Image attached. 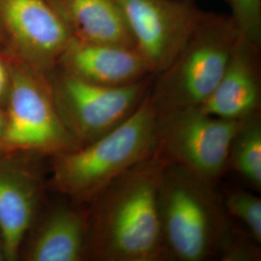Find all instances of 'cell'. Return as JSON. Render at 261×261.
I'll return each instance as SVG.
<instances>
[{
    "label": "cell",
    "instance_id": "4fadbf2b",
    "mask_svg": "<svg viewBox=\"0 0 261 261\" xmlns=\"http://www.w3.org/2000/svg\"><path fill=\"white\" fill-rule=\"evenodd\" d=\"M39 182L31 172L0 163V238L6 260H15L33 221Z\"/></svg>",
    "mask_w": 261,
    "mask_h": 261
},
{
    "label": "cell",
    "instance_id": "9a60e30c",
    "mask_svg": "<svg viewBox=\"0 0 261 261\" xmlns=\"http://www.w3.org/2000/svg\"><path fill=\"white\" fill-rule=\"evenodd\" d=\"M229 160L239 175L249 185L260 191V112L240 120L231 143Z\"/></svg>",
    "mask_w": 261,
    "mask_h": 261
},
{
    "label": "cell",
    "instance_id": "7c38bea8",
    "mask_svg": "<svg viewBox=\"0 0 261 261\" xmlns=\"http://www.w3.org/2000/svg\"><path fill=\"white\" fill-rule=\"evenodd\" d=\"M72 37L77 40L136 47L118 0H48Z\"/></svg>",
    "mask_w": 261,
    "mask_h": 261
},
{
    "label": "cell",
    "instance_id": "2e32d148",
    "mask_svg": "<svg viewBox=\"0 0 261 261\" xmlns=\"http://www.w3.org/2000/svg\"><path fill=\"white\" fill-rule=\"evenodd\" d=\"M224 209L228 217L240 221L248 234L261 244V199L249 191L233 190L225 198Z\"/></svg>",
    "mask_w": 261,
    "mask_h": 261
},
{
    "label": "cell",
    "instance_id": "9c48e42d",
    "mask_svg": "<svg viewBox=\"0 0 261 261\" xmlns=\"http://www.w3.org/2000/svg\"><path fill=\"white\" fill-rule=\"evenodd\" d=\"M0 30L22 62L47 75L72 35L48 0H0Z\"/></svg>",
    "mask_w": 261,
    "mask_h": 261
},
{
    "label": "cell",
    "instance_id": "5b68a950",
    "mask_svg": "<svg viewBox=\"0 0 261 261\" xmlns=\"http://www.w3.org/2000/svg\"><path fill=\"white\" fill-rule=\"evenodd\" d=\"M9 65L11 85L0 154L34 152L55 156L79 148L58 113L47 75L22 61Z\"/></svg>",
    "mask_w": 261,
    "mask_h": 261
},
{
    "label": "cell",
    "instance_id": "ac0fdd59",
    "mask_svg": "<svg viewBox=\"0 0 261 261\" xmlns=\"http://www.w3.org/2000/svg\"><path fill=\"white\" fill-rule=\"evenodd\" d=\"M249 238L246 241L241 236L234 235L233 231L224 245L220 256L224 261H246L257 260L260 259V250L257 248L258 243L253 241L250 242Z\"/></svg>",
    "mask_w": 261,
    "mask_h": 261
},
{
    "label": "cell",
    "instance_id": "603a6c76",
    "mask_svg": "<svg viewBox=\"0 0 261 261\" xmlns=\"http://www.w3.org/2000/svg\"><path fill=\"white\" fill-rule=\"evenodd\" d=\"M0 31H1V30H0ZM0 34H1V32H0Z\"/></svg>",
    "mask_w": 261,
    "mask_h": 261
},
{
    "label": "cell",
    "instance_id": "30bf717a",
    "mask_svg": "<svg viewBox=\"0 0 261 261\" xmlns=\"http://www.w3.org/2000/svg\"><path fill=\"white\" fill-rule=\"evenodd\" d=\"M261 47L239 34L214 91L198 108L216 117L241 120L260 112Z\"/></svg>",
    "mask_w": 261,
    "mask_h": 261
},
{
    "label": "cell",
    "instance_id": "52a82bcc",
    "mask_svg": "<svg viewBox=\"0 0 261 261\" xmlns=\"http://www.w3.org/2000/svg\"><path fill=\"white\" fill-rule=\"evenodd\" d=\"M154 75L134 84H93L61 71L50 82L58 113L80 146L98 140L129 118L149 91Z\"/></svg>",
    "mask_w": 261,
    "mask_h": 261
},
{
    "label": "cell",
    "instance_id": "e0dca14e",
    "mask_svg": "<svg viewBox=\"0 0 261 261\" xmlns=\"http://www.w3.org/2000/svg\"><path fill=\"white\" fill-rule=\"evenodd\" d=\"M238 32L261 47V0H227Z\"/></svg>",
    "mask_w": 261,
    "mask_h": 261
},
{
    "label": "cell",
    "instance_id": "ffe728a7",
    "mask_svg": "<svg viewBox=\"0 0 261 261\" xmlns=\"http://www.w3.org/2000/svg\"><path fill=\"white\" fill-rule=\"evenodd\" d=\"M5 123H6V112H5V110H3L0 107V137L5 128Z\"/></svg>",
    "mask_w": 261,
    "mask_h": 261
},
{
    "label": "cell",
    "instance_id": "3957f363",
    "mask_svg": "<svg viewBox=\"0 0 261 261\" xmlns=\"http://www.w3.org/2000/svg\"><path fill=\"white\" fill-rule=\"evenodd\" d=\"M157 122L148 91L138 109L115 129L84 146L53 156L55 187L77 201L90 203L113 180L156 152Z\"/></svg>",
    "mask_w": 261,
    "mask_h": 261
},
{
    "label": "cell",
    "instance_id": "7a4b0ae2",
    "mask_svg": "<svg viewBox=\"0 0 261 261\" xmlns=\"http://www.w3.org/2000/svg\"><path fill=\"white\" fill-rule=\"evenodd\" d=\"M159 212L166 260L210 259L232 232L213 184L168 161L159 187Z\"/></svg>",
    "mask_w": 261,
    "mask_h": 261
},
{
    "label": "cell",
    "instance_id": "ba28073f",
    "mask_svg": "<svg viewBox=\"0 0 261 261\" xmlns=\"http://www.w3.org/2000/svg\"><path fill=\"white\" fill-rule=\"evenodd\" d=\"M136 48L152 75L177 56L208 12L193 0H118Z\"/></svg>",
    "mask_w": 261,
    "mask_h": 261
},
{
    "label": "cell",
    "instance_id": "7402d4cb",
    "mask_svg": "<svg viewBox=\"0 0 261 261\" xmlns=\"http://www.w3.org/2000/svg\"><path fill=\"white\" fill-rule=\"evenodd\" d=\"M224 1H226V2H227V0H224Z\"/></svg>",
    "mask_w": 261,
    "mask_h": 261
},
{
    "label": "cell",
    "instance_id": "6da1fadb",
    "mask_svg": "<svg viewBox=\"0 0 261 261\" xmlns=\"http://www.w3.org/2000/svg\"><path fill=\"white\" fill-rule=\"evenodd\" d=\"M166 162L156 150L113 180L90 202L86 258L166 260L159 212V187Z\"/></svg>",
    "mask_w": 261,
    "mask_h": 261
},
{
    "label": "cell",
    "instance_id": "44dd1931",
    "mask_svg": "<svg viewBox=\"0 0 261 261\" xmlns=\"http://www.w3.org/2000/svg\"><path fill=\"white\" fill-rule=\"evenodd\" d=\"M2 260H6V255H5V252H4L3 244H2L1 238H0V261Z\"/></svg>",
    "mask_w": 261,
    "mask_h": 261
},
{
    "label": "cell",
    "instance_id": "277c9868",
    "mask_svg": "<svg viewBox=\"0 0 261 261\" xmlns=\"http://www.w3.org/2000/svg\"><path fill=\"white\" fill-rule=\"evenodd\" d=\"M238 36L230 16L208 12L172 62L153 77L149 95L157 114L204 103L224 75Z\"/></svg>",
    "mask_w": 261,
    "mask_h": 261
},
{
    "label": "cell",
    "instance_id": "8992f818",
    "mask_svg": "<svg viewBox=\"0 0 261 261\" xmlns=\"http://www.w3.org/2000/svg\"><path fill=\"white\" fill-rule=\"evenodd\" d=\"M239 123L210 115L198 107L158 114L157 150L168 162L214 184L226 168Z\"/></svg>",
    "mask_w": 261,
    "mask_h": 261
},
{
    "label": "cell",
    "instance_id": "8fae6325",
    "mask_svg": "<svg viewBox=\"0 0 261 261\" xmlns=\"http://www.w3.org/2000/svg\"><path fill=\"white\" fill-rule=\"evenodd\" d=\"M57 66L68 75L110 86L134 84L154 75L136 47L88 43L74 37Z\"/></svg>",
    "mask_w": 261,
    "mask_h": 261
},
{
    "label": "cell",
    "instance_id": "5bb4252c",
    "mask_svg": "<svg viewBox=\"0 0 261 261\" xmlns=\"http://www.w3.org/2000/svg\"><path fill=\"white\" fill-rule=\"evenodd\" d=\"M87 214L68 206L54 209L28 252L30 261H80L85 257Z\"/></svg>",
    "mask_w": 261,
    "mask_h": 261
},
{
    "label": "cell",
    "instance_id": "d6986e66",
    "mask_svg": "<svg viewBox=\"0 0 261 261\" xmlns=\"http://www.w3.org/2000/svg\"><path fill=\"white\" fill-rule=\"evenodd\" d=\"M11 85V72L9 63L0 56V107L6 106Z\"/></svg>",
    "mask_w": 261,
    "mask_h": 261
}]
</instances>
